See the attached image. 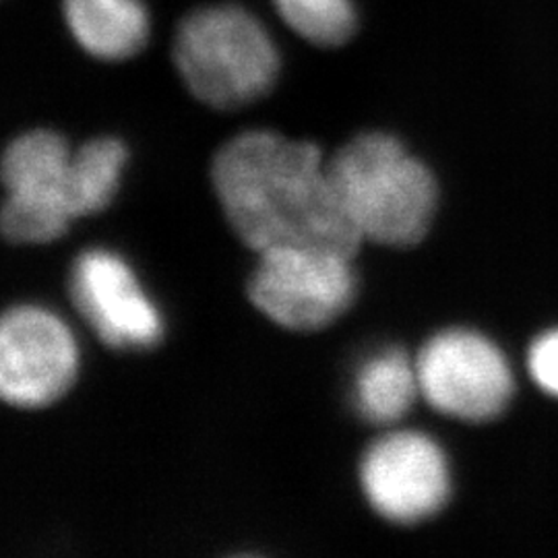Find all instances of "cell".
I'll use <instances>...</instances> for the list:
<instances>
[{
    "label": "cell",
    "mask_w": 558,
    "mask_h": 558,
    "mask_svg": "<svg viewBox=\"0 0 558 558\" xmlns=\"http://www.w3.org/2000/svg\"><path fill=\"white\" fill-rule=\"evenodd\" d=\"M211 180L232 230L257 253L276 246L359 253L362 236L315 143L242 133L216 154Z\"/></svg>",
    "instance_id": "cell-1"
},
{
    "label": "cell",
    "mask_w": 558,
    "mask_h": 558,
    "mask_svg": "<svg viewBox=\"0 0 558 558\" xmlns=\"http://www.w3.org/2000/svg\"><path fill=\"white\" fill-rule=\"evenodd\" d=\"M327 177L362 240L408 248L426 236L439 201L433 172L387 133H362L327 161Z\"/></svg>",
    "instance_id": "cell-2"
},
{
    "label": "cell",
    "mask_w": 558,
    "mask_h": 558,
    "mask_svg": "<svg viewBox=\"0 0 558 558\" xmlns=\"http://www.w3.org/2000/svg\"><path fill=\"white\" fill-rule=\"evenodd\" d=\"M2 234L15 244H46L60 239L77 218L108 207L100 184L77 151L54 131H29L4 149Z\"/></svg>",
    "instance_id": "cell-3"
},
{
    "label": "cell",
    "mask_w": 558,
    "mask_h": 558,
    "mask_svg": "<svg viewBox=\"0 0 558 558\" xmlns=\"http://www.w3.org/2000/svg\"><path fill=\"white\" fill-rule=\"evenodd\" d=\"M174 64L197 100L234 110L259 100L276 85V41L253 13L218 4L193 11L174 38Z\"/></svg>",
    "instance_id": "cell-4"
},
{
    "label": "cell",
    "mask_w": 558,
    "mask_h": 558,
    "mask_svg": "<svg viewBox=\"0 0 558 558\" xmlns=\"http://www.w3.org/2000/svg\"><path fill=\"white\" fill-rule=\"evenodd\" d=\"M248 299L286 329L319 331L356 299L352 257L313 246L267 248L248 281Z\"/></svg>",
    "instance_id": "cell-5"
},
{
    "label": "cell",
    "mask_w": 558,
    "mask_h": 558,
    "mask_svg": "<svg viewBox=\"0 0 558 558\" xmlns=\"http://www.w3.org/2000/svg\"><path fill=\"white\" fill-rule=\"evenodd\" d=\"M420 396L437 412L465 422H488L511 403L515 379L490 339L451 329L426 341L416 359Z\"/></svg>",
    "instance_id": "cell-6"
},
{
    "label": "cell",
    "mask_w": 558,
    "mask_h": 558,
    "mask_svg": "<svg viewBox=\"0 0 558 558\" xmlns=\"http://www.w3.org/2000/svg\"><path fill=\"white\" fill-rule=\"evenodd\" d=\"M360 482L380 518L401 525L435 518L451 495L442 449L416 430H396L375 440L360 463Z\"/></svg>",
    "instance_id": "cell-7"
},
{
    "label": "cell",
    "mask_w": 558,
    "mask_h": 558,
    "mask_svg": "<svg viewBox=\"0 0 558 558\" xmlns=\"http://www.w3.org/2000/svg\"><path fill=\"white\" fill-rule=\"evenodd\" d=\"M80 352L62 320L41 306H13L0 325V393L15 408H44L77 379Z\"/></svg>",
    "instance_id": "cell-8"
},
{
    "label": "cell",
    "mask_w": 558,
    "mask_h": 558,
    "mask_svg": "<svg viewBox=\"0 0 558 558\" xmlns=\"http://www.w3.org/2000/svg\"><path fill=\"white\" fill-rule=\"evenodd\" d=\"M71 299L96 336L117 350L160 343L163 320L129 263L106 248L81 253L69 279Z\"/></svg>",
    "instance_id": "cell-9"
},
{
    "label": "cell",
    "mask_w": 558,
    "mask_h": 558,
    "mask_svg": "<svg viewBox=\"0 0 558 558\" xmlns=\"http://www.w3.org/2000/svg\"><path fill=\"white\" fill-rule=\"evenodd\" d=\"M62 13L75 41L96 59H131L149 38L141 0H62Z\"/></svg>",
    "instance_id": "cell-10"
},
{
    "label": "cell",
    "mask_w": 558,
    "mask_h": 558,
    "mask_svg": "<svg viewBox=\"0 0 558 558\" xmlns=\"http://www.w3.org/2000/svg\"><path fill=\"white\" fill-rule=\"evenodd\" d=\"M420 396L416 360L398 348L383 350L360 364L354 380V401L371 424H393L403 418Z\"/></svg>",
    "instance_id": "cell-11"
},
{
    "label": "cell",
    "mask_w": 558,
    "mask_h": 558,
    "mask_svg": "<svg viewBox=\"0 0 558 558\" xmlns=\"http://www.w3.org/2000/svg\"><path fill=\"white\" fill-rule=\"evenodd\" d=\"M274 4L288 27L315 46H341L356 32L352 0H274Z\"/></svg>",
    "instance_id": "cell-12"
},
{
    "label": "cell",
    "mask_w": 558,
    "mask_h": 558,
    "mask_svg": "<svg viewBox=\"0 0 558 558\" xmlns=\"http://www.w3.org/2000/svg\"><path fill=\"white\" fill-rule=\"evenodd\" d=\"M527 368L542 391L558 398V329L539 336L532 343Z\"/></svg>",
    "instance_id": "cell-13"
}]
</instances>
